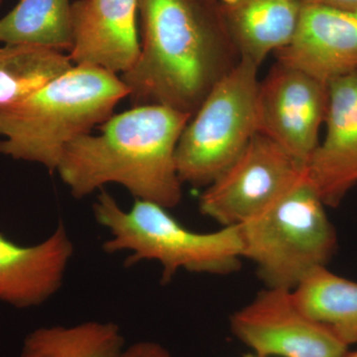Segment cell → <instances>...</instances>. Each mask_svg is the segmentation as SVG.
I'll list each match as a JSON object with an SVG mask.
<instances>
[{"label":"cell","mask_w":357,"mask_h":357,"mask_svg":"<svg viewBox=\"0 0 357 357\" xmlns=\"http://www.w3.org/2000/svg\"><path fill=\"white\" fill-rule=\"evenodd\" d=\"M142 42L121 79L134 107L159 105L194 115L238 59L217 6L201 0H140Z\"/></svg>","instance_id":"1"},{"label":"cell","mask_w":357,"mask_h":357,"mask_svg":"<svg viewBox=\"0 0 357 357\" xmlns=\"http://www.w3.org/2000/svg\"><path fill=\"white\" fill-rule=\"evenodd\" d=\"M191 117L159 105L112 115L100 134L68 145L56 172L77 199L116 184L135 199L175 208L183 197L176 151Z\"/></svg>","instance_id":"2"},{"label":"cell","mask_w":357,"mask_h":357,"mask_svg":"<svg viewBox=\"0 0 357 357\" xmlns=\"http://www.w3.org/2000/svg\"><path fill=\"white\" fill-rule=\"evenodd\" d=\"M128 96L117 75L75 66L25 100L0 107V154L56 172L68 145L102 126Z\"/></svg>","instance_id":"3"},{"label":"cell","mask_w":357,"mask_h":357,"mask_svg":"<svg viewBox=\"0 0 357 357\" xmlns=\"http://www.w3.org/2000/svg\"><path fill=\"white\" fill-rule=\"evenodd\" d=\"M96 222L109 231L102 244L109 255L128 252V266L141 261H156L167 283L180 270L194 273L229 274L243 258V243L237 227L218 231L197 232L185 227L168 208L135 199L124 210L114 197L100 190L93 204Z\"/></svg>","instance_id":"4"},{"label":"cell","mask_w":357,"mask_h":357,"mask_svg":"<svg viewBox=\"0 0 357 357\" xmlns=\"http://www.w3.org/2000/svg\"><path fill=\"white\" fill-rule=\"evenodd\" d=\"M326 204L303 173L280 196L239 225L243 258L255 262L267 288L294 290L326 267L337 236Z\"/></svg>","instance_id":"5"},{"label":"cell","mask_w":357,"mask_h":357,"mask_svg":"<svg viewBox=\"0 0 357 357\" xmlns=\"http://www.w3.org/2000/svg\"><path fill=\"white\" fill-rule=\"evenodd\" d=\"M258 68L239 59L188 122L176 151L183 184H211L258 133Z\"/></svg>","instance_id":"6"},{"label":"cell","mask_w":357,"mask_h":357,"mask_svg":"<svg viewBox=\"0 0 357 357\" xmlns=\"http://www.w3.org/2000/svg\"><path fill=\"white\" fill-rule=\"evenodd\" d=\"M304 170L285 150L257 133L238 158L206 185L199 211L222 227H239L278 198Z\"/></svg>","instance_id":"7"},{"label":"cell","mask_w":357,"mask_h":357,"mask_svg":"<svg viewBox=\"0 0 357 357\" xmlns=\"http://www.w3.org/2000/svg\"><path fill=\"white\" fill-rule=\"evenodd\" d=\"M230 328L259 357H344L349 349L307 316L286 289L263 290L232 314Z\"/></svg>","instance_id":"8"},{"label":"cell","mask_w":357,"mask_h":357,"mask_svg":"<svg viewBox=\"0 0 357 357\" xmlns=\"http://www.w3.org/2000/svg\"><path fill=\"white\" fill-rule=\"evenodd\" d=\"M328 103V84L277 62L259 82L258 133L306 166L318 147Z\"/></svg>","instance_id":"9"},{"label":"cell","mask_w":357,"mask_h":357,"mask_svg":"<svg viewBox=\"0 0 357 357\" xmlns=\"http://www.w3.org/2000/svg\"><path fill=\"white\" fill-rule=\"evenodd\" d=\"M277 62L328 84L357 70V13L302 0L292 39Z\"/></svg>","instance_id":"10"},{"label":"cell","mask_w":357,"mask_h":357,"mask_svg":"<svg viewBox=\"0 0 357 357\" xmlns=\"http://www.w3.org/2000/svg\"><path fill=\"white\" fill-rule=\"evenodd\" d=\"M140 0H76L70 9L74 66L123 75L140 54L137 14Z\"/></svg>","instance_id":"11"},{"label":"cell","mask_w":357,"mask_h":357,"mask_svg":"<svg viewBox=\"0 0 357 357\" xmlns=\"http://www.w3.org/2000/svg\"><path fill=\"white\" fill-rule=\"evenodd\" d=\"M325 139L305 166L323 203L337 206L357 184V70L328 84Z\"/></svg>","instance_id":"12"},{"label":"cell","mask_w":357,"mask_h":357,"mask_svg":"<svg viewBox=\"0 0 357 357\" xmlns=\"http://www.w3.org/2000/svg\"><path fill=\"white\" fill-rule=\"evenodd\" d=\"M74 250L62 222L33 245H20L0 234V302L27 309L50 300L62 288Z\"/></svg>","instance_id":"13"},{"label":"cell","mask_w":357,"mask_h":357,"mask_svg":"<svg viewBox=\"0 0 357 357\" xmlns=\"http://www.w3.org/2000/svg\"><path fill=\"white\" fill-rule=\"evenodd\" d=\"M217 7L238 59L259 67L292 39L302 0H218Z\"/></svg>","instance_id":"14"},{"label":"cell","mask_w":357,"mask_h":357,"mask_svg":"<svg viewBox=\"0 0 357 357\" xmlns=\"http://www.w3.org/2000/svg\"><path fill=\"white\" fill-rule=\"evenodd\" d=\"M298 306L347 344H357V283L318 268L292 290Z\"/></svg>","instance_id":"15"},{"label":"cell","mask_w":357,"mask_h":357,"mask_svg":"<svg viewBox=\"0 0 357 357\" xmlns=\"http://www.w3.org/2000/svg\"><path fill=\"white\" fill-rule=\"evenodd\" d=\"M124 351L119 326L91 321L33 331L23 342L20 357H123Z\"/></svg>","instance_id":"16"},{"label":"cell","mask_w":357,"mask_h":357,"mask_svg":"<svg viewBox=\"0 0 357 357\" xmlns=\"http://www.w3.org/2000/svg\"><path fill=\"white\" fill-rule=\"evenodd\" d=\"M70 0H20L0 20V43L68 52L72 47Z\"/></svg>","instance_id":"17"},{"label":"cell","mask_w":357,"mask_h":357,"mask_svg":"<svg viewBox=\"0 0 357 357\" xmlns=\"http://www.w3.org/2000/svg\"><path fill=\"white\" fill-rule=\"evenodd\" d=\"M63 52L28 44L0 46V107L13 105L74 68Z\"/></svg>","instance_id":"18"},{"label":"cell","mask_w":357,"mask_h":357,"mask_svg":"<svg viewBox=\"0 0 357 357\" xmlns=\"http://www.w3.org/2000/svg\"><path fill=\"white\" fill-rule=\"evenodd\" d=\"M123 357H171L169 351L154 342H136L124 351Z\"/></svg>","instance_id":"19"},{"label":"cell","mask_w":357,"mask_h":357,"mask_svg":"<svg viewBox=\"0 0 357 357\" xmlns=\"http://www.w3.org/2000/svg\"><path fill=\"white\" fill-rule=\"evenodd\" d=\"M323 6L340 9V10L357 13V0H312Z\"/></svg>","instance_id":"20"},{"label":"cell","mask_w":357,"mask_h":357,"mask_svg":"<svg viewBox=\"0 0 357 357\" xmlns=\"http://www.w3.org/2000/svg\"><path fill=\"white\" fill-rule=\"evenodd\" d=\"M201 1L206 2L211 6H217L218 0H201Z\"/></svg>","instance_id":"21"},{"label":"cell","mask_w":357,"mask_h":357,"mask_svg":"<svg viewBox=\"0 0 357 357\" xmlns=\"http://www.w3.org/2000/svg\"><path fill=\"white\" fill-rule=\"evenodd\" d=\"M344 357H357V351L352 352V354H349V352H347V356Z\"/></svg>","instance_id":"22"},{"label":"cell","mask_w":357,"mask_h":357,"mask_svg":"<svg viewBox=\"0 0 357 357\" xmlns=\"http://www.w3.org/2000/svg\"><path fill=\"white\" fill-rule=\"evenodd\" d=\"M245 357H259V356H255V354H253V356H248Z\"/></svg>","instance_id":"23"},{"label":"cell","mask_w":357,"mask_h":357,"mask_svg":"<svg viewBox=\"0 0 357 357\" xmlns=\"http://www.w3.org/2000/svg\"><path fill=\"white\" fill-rule=\"evenodd\" d=\"M1 1H2V0H0V2H1Z\"/></svg>","instance_id":"24"}]
</instances>
